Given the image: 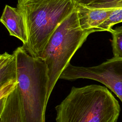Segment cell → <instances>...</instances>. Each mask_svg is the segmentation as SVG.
Wrapping results in <instances>:
<instances>
[{"instance_id":"1","label":"cell","mask_w":122,"mask_h":122,"mask_svg":"<svg viewBox=\"0 0 122 122\" xmlns=\"http://www.w3.org/2000/svg\"><path fill=\"white\" fill-rule=\"evenodd\" d=\"M56 122H117L121 107L106 86L72 87L55 107Z\"/></svg>"},{"instance_id":"2","label":"cell","mask_w":122,"mask_h":122,"mask_svg":"<svg viewBox=\"0 0 122 122\" xmlns=\"http://www.w3.org/2000/svg\"><path fill=\"white\" fill-rule=\"evenodd\" d=\"M17 7L22 13L28 41L23 46L34 57H41L59 25L75 9L74 0H18Z\"/></svg>"},{"instance_id":"3","label":"cell","mask_w":122,"mask_h":122,"mask_svg":"<svg viewBox=\"0 0 122 122\" xmlns=\"http://www.w3.org/2000/svg\"><path fill=\"white\" fill-rule=\"evenodd\" d=\"M16 55L23 122H45L49 76L45 61L30 55L24 47H18Z\"/></svg>"},{"instance_id":"4","label":"cell","mask_w":122,"mask_h":122,"mask_svg":"<svg viewBox=\"0 0 122 122\" xmlns=\"http://www.w3.org/2000/svg\"><path fill=\"white\" fill-rule=\"evenodd\" d=\"M97 31L96 30H83L81 28L76 8L55 30L41 57L48 69V101L61 73L73 55L90 34Z\"/></svg>"},{"instance_id":"5","label":"cell","mask_w":122,"mask_h":122,"mask_svg":"<svg viewBox=\"0 0 122 122\" xmlns=\"http://www.w3.org/2000/svg\"><path fill=\"white\" fill-rule=\"evenodd\" d=\"M78 79H91L102 83L122 102V59L112 57L92 67L75 66L70 63L59 78L68 81Z\"/></svg>"},{"instance_id":"6","label":"cell","mask_w":122,"mask_h":122,"mask_svg":"<svg viewBox=\"0 0 122 122\" xmlns=\"http://www.w3.org/2000/svg\"><path fill=\"white\" fill-rule=\"evenodd\" d=\"M17 86L16 55L5 52L0 56V101L5 100Z\"/></svg>"},{"instance_id":"7","label":"cell","mask_w":122,"mask_h":122,"mask_svg":"<svg viewBox=\"0 0 122 122\" xmlns=\"http://www.w3.org/2000/svg\"><path fill=\"white\" fill-rule=\"evenodd\" d=\"M0 21L10 36L15 37L21 41L23 46L27 43L28 36L24 18L17 7L14 8L6 5Z\"/></svg>"},{"instance_id":"8","label":"cell","mask_w":122,"mask_h":122,"mask_svg":"<svg viewBox=\"0 0 122 122\" xmlns=\"http://www.w3.org/2000/svg\"><path fill=\"white\" fill-rule=\"evenodd\" d=\"M95 8L76 3L79 22L83 30H98V27L104 22L116 9Z\"/></svg>"},{"instance_id":"9","label":"cell","mask_w":122,"mask_h":122,"mask_svg":"<svg viewBox=\"0 0 122 122\" xmlns=\"http://www.w3.org/2000/svg\"><path fill=\"white\" fill-rule=\"evenodd\" d=\"M0 122H23L18 86L4 100L0 101Z\"/></svg>"},{"instance_id":"10","label":"cell","mask_w":122,"mask_h":122,"mask_svg":"<svg viewBox=\"0 0 122 122\" xmlns=\"http://www.w3.org/2000/svg\"><path fill=\"white\" fill-rule=\"evenodd\" d=\"M122 22V7L114 10L108 18L98 28L99 31H107L112 32V27L114 24Z\"/></svg>"},{"instance_id":"11","label":"cell","mask_w":122,"mask_h":122,"mask_svg":"<svg viewBox=\"0 0 122 122\" xmlns=\"http://www.w3.org/2000/svg\"><path fill=\"white\" fill-rule=\"evenodd\" d=\"M111 33L113 57L122 59V26L112 29Z\"/></svg>"},{"instance_id":"12","label":"cell","mask_w":122,"mask_h":122,"mask_svg":"<svg viewBox=\"0 0 122 122\" xmlns=\"http://www.w3.org/2000/svg\"><path fill=\"white\" fill-rule=\"evenodd\" d=\"M79 4L101 8H114L117 0H74Z\"/></svg>"}]
</instances>
